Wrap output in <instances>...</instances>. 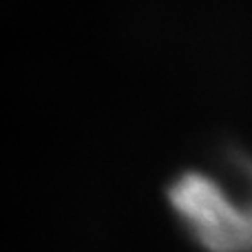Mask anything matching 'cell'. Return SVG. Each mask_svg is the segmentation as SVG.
Segmentation results:
<instances>
[{"mask_svg":"<svg viewBox=\"0 0 252 252\" xmlns=\"http://www.w3.org/2000/svg\"><path fill=\"white\" fill-rule=\"evenodd\" d=\"M173 213L206 252H252V157L226 153L182 173L168 188Z\"/></svg>","mask_w":252,"mask_h":252,"instance_id":"obj_1","label":"cell"}]
</instances>
